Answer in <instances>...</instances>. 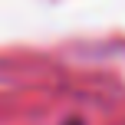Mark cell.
<instances>
[{"mask_svg": "<svg viewBox=\"0 0 125 125\" xmlns=\"http://www.w3.org/2000/svg\"><path fill=\"white\" fill-rule=\"evenodd\" d=\"M66 125H82V122H76V119H73V122H66Z\"/></svg>", "mask_w": 125, "mask_h": 125, "instance_id": "6da1fadb", "label": "cell"}]
</instances>
